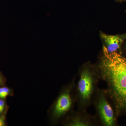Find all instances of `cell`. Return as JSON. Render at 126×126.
I'll use <instances>...</instances> for the list:
<instances>
[{"instance_id": "cell-1", "label": "cell", "mask_w": 126, "mask_h": 126, "mask_svg": "<svg viewBox=\"0 0 126 126\" xmlns=\"http://www.w3.org/2000/svg\"><path fill=\"white\" fill-rule=\"evenodd\" d=\"M99 69L118 111L126 110V59L116 52L110 53L103 46Z\"/></svg>"}, {"instance_id": "cell-2", "label": "cell", "mask_w": 126, "mask_h": 126, "mask_svg": "<svg viewBox=\"0 0 126 126\" xmlns=\"http://www.w3.org/2000/svg\"><path fill=\"white\" fill-rule=\"evenodd\" d=\"M93 79L90 71L87 69H84L78 84L79 95L83 101H88L90 98L93 92Z\"/></svg>"}, {"instance_id": "cell-3", "label": "cell", "mask_w": 126, "mask_h": 126, "mask_svg": "<svg viewBox=\"0 0 126 126\" xmlns=\"http://www.w3.org/2000/svg\"><path fill=\"white\" fill-rule=\"evenodd\" d=\"M98 108L103 124L106 126H113L115 123L113 111L103 96H101L99 98Z\"/></svg>"}, {"instance_id": "cell-4", "label": "cell", "mask_w": 126, "mask_h": 126, "mask_svg": "<svg viewBox=\"0 0 126 126\" xmlns=\"http://www.w3.org/2000/svg\"><path fill=\"white\" fill-rule=\"evenodd\" d=\"M72 104L69 93L66 92L61 94L55 105L53 111L54 116L59 118L68 111Z\"/></svg>"}, {"instance_id": "cell-5", "label": "cell", "mask_w": 126, "mask_h": 126, "mask_svg": "<svg viewBox=\"0 0 126 126\" xmlns=\"http://www.w3.org/2000/svg\"><path fill=\"white\" fill-rule=\"evenodd\" d=\"M101 36L106 43L108 51L110 53L117 51L123 42V37L121 36L109 35L103 33H101Z\"/></svg>"}, {"instance_id": "cell-6", "label": "cell", "mask_w": 126, "mask_h": 126, "mask_svg": "<svg viewBox=\"0 0 126 126\" xmlns=\"http://www.w3.org/2000/svg\"><path fill=\"white\" fill-rule=\"evenodd\" d=\"M10 93L9 89L7 87L0 88V98L4 99L8 96Z\"/></svg>"}, {"instance_id": "cell-7", "label": "cell", "mask_w": 126, "mask_h": 126, "mask_svg": "<svg viewBox=\"0 0 126 126\" xmlns=\"http://www.w3.org/2000/svg\"><path fill=\"white\" fill-rule=\"evenodd\" d=\"M71 126H86V124L84 123L83 122L79 120H75L74 121L72 122Z\"/></svg>"}, {"instance_id": "cell-8", "label": "cell", "mask_w": 126, "mask_h": 126, "mask_svg": "<svg viewBox=\"0 0 126 126\" xmlns=\"http://www.w3.org/2000/svg\"><path fill=\"white\" fill-rule=\"evenodd\" d=\"M5 103L4 101L0 99V113L3 112L4 109Z\"/></svg>"}, {"instance_id": "cell-9", "label": "cell", "mask_w": 126, "mask_h": 126, "mask_svg": "<svg viewBox=\"0 0 126 126\" xmlns=\"http://www.w3.org/2000/svg\"><path fill=\"white\" fill-rule=\"evenodd\" d=\"M5 119L4 116H0V126H5Z\"/></svg>"}, {"instance_id": "cell-10", "label": "cell", "mask_w": 126, "mask_h": 126, "mask_svg": "<svg viewBox=\"0 0 126 126\" xmlns=\"http://www.w3.org/2000/svg\"><path fill=\"white\" fill-rule=\"evenodd\" d=\"M0 81H1V79L0 77Z\"/></svg>"}, {"instance_id": "cell-11", "label": "cell", "mask_w": 126, "mask_h": 126, "mask_svg": "<svg viewBox=\"0 0 126 126\" xmlns=\"http://www.w3.org/2000/svg\"><path fill=\"white\" fill-rule=\"evenodd\" d=\"M1 81H0V83Z\"/></svg>"}]
</instances>
